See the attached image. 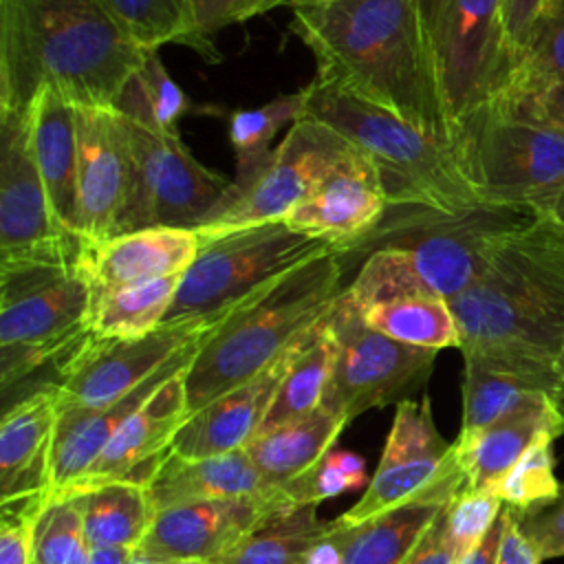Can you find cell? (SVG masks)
Instances as JSON below:
<instances>
[{"label":"cell","instance_id":"52","mask_svg":"<svg viewBox=\"0 0 564 564\" xmlns=\"http://www.w3.org/2000/svg\"><path fill=\"white\" fill-rule=\"evenodd\" d=\"M500 538H502V511L494 522V527L487 531V535L458 564H496Z\"/></svg>","mask_w":564,"mask_h":564},{"label":"cell","instance_id":"21","mask_svg":"<svg viewBox=\"0 0 564 564\" xmlns=\"http://www.w3.org/2000/svg\"><path fill=\"white\" fill-rule=\"evenodd\" d=\"M205 341V339H203ZM203 341H196L172 357L165 366H161L152 377L139 383L134 390L123 394L121 399L95 408H64L59 410L55 443H53V471L51 485L53 496H62L73 489L82 476L90 469L99 452L106 447L110 436L130 419L152 394H156L170 379L187 372Z\"/></svg>","mask_w":564,"mask_h":564},{"label":"cell","instance_id":"41","mask_svg":"<svg viewBox=\"0 0 564 564\" xmlns=\"http://www.w3.org/2000/svg\"><path fill=\"white\" fill-rule=\"evenodd\" d=\"M33 564H90V544L70 496H53L40 516Z\"/></svg>","mask_w":564,"mask_h":564},{"label":"cell","instance_id":"34","mask_svg":"<svg viewBox=\"0 0 564 564\" xmlns=\"http://www.w3.org/2000/svg\"><path fill=\"white\" fill-rule=\"evenodd\" d=\"M126 35L145 51H159L163 44L192 46L209 62L220 53L198 33L192 0H99Z\"/></svg>","mask_w":564,"mask_h":564},{"label":"cell","instance_id":"19","mask_svg":"<svg viewBox=\"0 0 564 564\" xmlns=\"http://www.w3.org/2000/svg\"><path fill=\"white\" fill-rule=\"evenodd\" d=\"M187 419L185 372L170 379L110 436L82 480L62 496L88 491L108 482L148 485L165 458Z\"/></svg>","mask_w":564,"mask_h":564},{"label":"cell","instance_id":"36","mask_svg":"<svg viewBox=\"0 0 564 564\" xmlns=\"http://www.w3.org/2000/svg\"><path fill=\"white\" fill-rule=\"evenodd\" d=\"M333 357H335V341L326 328V322L322 319L304 337L297 355L293 357L269 405V412L258 434L269 432L293 419H300L322 405L324 390L333 370Z\"/></svg>","mask_w":564,"mask_h":564},{"label":"cell","instance_id":"4","mask_svg":"<svg viewBox=\"0 0 564 564\" xmlns=\"http://www.w3.org/2000/svg\"><path fill=\"white\" fill-rule=\"evenodd\" d=\"M533 218L531 212L494 205L454 214L421 205L390 207L344 256L346 264L364 256L346 291L359 306L412 295L449 302L487 271L502 240Z\"/></svg>","mask_w":564,"mask_h":564},{"label":"cell","instance_id":"22","mask_svg":"<svg viewBox=\"0 0 564 564\" xmlns=\"http://www.w3.org/2000/svg\"><path fill=\"white\" fill-rule=\"evenodd\" d=\"M304 337L267 370L189 414L172 443V454L183 458H207L242 449L258 434Z\"/></svg>","mask_w":564,"mask_h":564},{"label":"cell","instance_id":"31","mask_svg":"<svg viewBox=\"0 0 564 564\" xmlns=\"http://www.w3.org/2000/svg\"><path fill=\"white\" fill-rule=\"evenodd\" d=\"M70 498L79 509L90 549L126 546L137 551L156 516L143 485L108 482Z\"/></svg>","mask_w":564,"mask_h":564},{"label":"cell","instance_id":"38","mask_svg":"<svg viewBox=\"0 0 564 564\" xmlns=\"http://www.w3.org/2000/svg\"><path fill=\"white\" fill-rule=\"evenodd\" d=\"M306 90L278 95L264 106L240 108L229 115V143L236 152L238 172L251 170L271 152V141L284 126H293L304 117Z\"/></svg>","mask_w":564,"mask_h":564},{"label":"cell","instance_id":"12","mask_svg":"<svg viewBox=\"0 0 564 564\" xmlns=\"http://www.w3.org/2000/svg\"><path fill=\"white\" fill-rule=\"evenodd\" d=\"M117 115L130 156V189L112 236L150 227L194 229L231 183L196 161L178 134Z\"/></svg>","mask_w":564,"mask_h":564},{"label":"cell","instance_id":"32","mask_svg":"<svg viewBox=\"0 0 564 564\" xmlns=\"http://www.w3.org/2000/svg\"><path fill=\"white\" fill-rule=\"evenodd\" d=\"M463 372V425L460 434H474L524 399L538 392L551 394L555 379L538 377L505 364L465 355Z\"/></svg>","mask_w":564,"mask_h":564},{"label":"cell","instance_id":"20","mask_svg":"<svg viewBox=\"0 0 564 564\" xmlns=\"http://www.w3.org/2000/svg\"><path fill=\"white\" fill-rule=\"evenodd\" d=\"M77 110V192L82 240L115 234L130 189V156L115 108Z\"/></svg>","mask_w":564,"mask_h":564},{"label":"cell","instance_id":"30","mask_svg":"<svg viewBox=\"0 0 564 564\" xmlns=\"http://www.w3.org/2000/svg\"><path fill=\"white\" fill-rule=\"evenodd\" d=\"M441 498H414L368 518L344 524V564H403L434 518L447 507Z\"/></svg>","mask_w":564,"mask_h":564},{"label":"cell","instance_id":"44","mask_svg":"<svg viewBox=\"0 0 564 564\" xmlns=\"http://www.w3.org/2000/svg\"><path fill=\"white\" fill-rule=\"evenodd\" d=\"M505 502L491 489H465L447 507V535L458 562L487 535Z\"/></svg>","mask_w":564,"mask_h":564},{"label":"cell","instance_id":"48","mask_svg":"<svg viewBox=\"0 0 564 564\" xmlns=\"http://www.w3.org/2000/svg\"><path fill=\"white\" fill-rule=\"evenodd\" d=\"M546 0H502V18L507 31V44L511 55V68L524 51L538 18L544 11Z\"/></svg>","mask_w":564,"mask_h":564},{"label":"cell","instance_id":"7","mask_svg":"<svg viewBox=\"0 0 564 564\" xmlns=\"http://www.w3.org/2000/svg\"><path fill=\"white\" fill-rule=\"evenodd\" d=\"M82 256V253H79ZM93 291L79 258L0 262V388L62 366L93 337Z\"/></svg>","mask_w":564,"mask_h":564},{"label":"cell","instance_id":"42","mask_svg":"<svg viewBox=\"0 0 564 564\" xmlns=\"http://www.w3.org/2000/svg\"><path fill=\"white\" fill-rule=\"evenodd\" d=\"M361 485H368L364 458L355 452L333 447L311 469L284 485L280 494L289 502L319 505Z\"/></svg>","mask_w":564,"mask_h":564},{"label":"cell","instance_id":"35","mask_svg":"<svg viewBox=\"0 0 564 564\" xmlns=\"http://www.w3.org/2000/svg\"><path fill=\"white\" fill-rule=\"evenodd\" d=\"M359 306V304H357ZM364 322L386 337L416 348H460V333L449 302L434 295L397 297L359 306Z\"/></svg>","mask_w":564,"mask_h":564},{"label":"cell","instance_id":"6","mask_svg":"<svg viewBox=\"0 0 564 564\" xmlns=\"http://www.w3.org/2000/svg\"><path fill=\"white\" fill-rule=\"evenodd\" d=\"M304 90V117L337 130L375 165L390 207L421 205L454 214L485 205L449 139L423 132L317 77Z\"/></svg>","mask_w":564,"mask_h":564},{"label":"cell","instance_id":"45","mask_svg":"<svg viewBox=\"0 0 564 564\" xmlns=\"http://www.w3.org/2000/svg\"><path fill=\"white\" fill-rule=\"evenodd\" d=\"M485 106L564 134V82L507 86Z\"/></svg>","mask_w":564,"mask_h":564},{"label":"cell","instance_id":"56","mask_svg":"<svg viewBox=\"0 0 564 564\" xmlns=\"http://www.w3.org/2000/svg\"><path fill=\"white\" fill-rule=\"evenodd\" d=\"M128 564H159V562H154V560H150V557L141 555L139 551H134V555H132V560H130Z\"/></svg>","mask_w":564,"mask_h":564},{"label":"cell","instance_id":"51","mask_svg":"<svg viewBox=\"0 0 564 564\" xmlns=\"http://www.w3.org/2000/svg\"><path fill=\"white\" fill-rule=\"evenodd\" d=\"M304 564H344V524L339 518L333 531L311 549Z\"/></svg>","mask_w":564,"mask_h":564},{"label":"cell","instance_id":"10","mask_svg":"<svg viewBox=\"0 0 564 564\" xmlns=\"http://www.w3.org/2000/svg\"><path fill=\"white\" fill-rule=\"evenodd\" d=\"M357 148L330 126L302 117L282 143L251 170L236 174L227 194L194 227L200 242L284 216Z\"/></svg>","mask_w":564,"mask_h":564},{"label":"cell","instance_id":"40","mask_svg":"<svg viewBox=\"0 0 564 564\" xmlns=\"http://www.w3.org/2000/svg\"><path fill=\"white\" fill-rule=\"evenodd\" d=\"M551 82H564V0H551L544 4L531 37L502 88Z\"/></svg>","mask_w":564,"mask_h":564},{"label":"cell","instance_id":"58","mask_svg":"<svg viewBox=\"0 0 564 564\" xmlns=\"http://www.w3.org/2000/svg\"><path fill=\"white\" fill-rule=\"evenodd\" d=\"M297 2H328V0H291V4H297Z\"/></svg>","mask_w":564,"mask_h":564},{"label":"cell","instance_id":"1","mask_svg":"<svg viewBox=\"0 0 564 564\" xmlns=\"http://www.w3.org/2000/svg\"><path fill=\"white\" fill-rule=\"evenodd\" d=\"M291 7V29L313 53L317 79L452 141L423 0H328Z\"/></svg>","mask_w":564,"mask_h":564},{"label":"cell","instance_id":"23","mask_svg":"<svg viewBox=\"0 0 564 564\" xmlns=\"http://www.w3.org/2000/svg\"><path fill=\"white\" fill-rule=\"evenodd\" d=\"M200 251L187 227H150L106 240H84L79 264L93 293L181 275Z\"/></svg>","mask_w":564,"mask_h":564},{"label":"cell","instance_id":"55","mask_svg":"<svg viewBox=\"0 0 564 564\" xmlns=\"http://www.w3.org/2000/svg\"><path fill=\"white\" fill-rule=\"evenodd\" d=\"M549 399H551L555 414L560 416V421L564 425V348L560 350V355L555 359V386H553Z\"/></svg>","mask_w":564,"mask_h":564},{"label":"cell","instance_id":"8","mask_svg":"<svg viewBox=\"0 0 564 564\" xmlns=\"http://www.w3.org/2000/svg\"><path fill=\"white\" fill-rule=\"evenodd\" d=\"M463 172L485 205L535 212L564 189V134L482 106L454 132Z\"/></svg>","mask_w":564,"mask_h":564},{"label":"cell","instance_id":"54","mask_svg":"<svg viewBox=\"0 0 564 564\" xmlns=\"http://www.w3.org/2000/svg\"><path fill=\"white\" fill-rule=\"evenodd\" d=\"M535 218H542L555 227H564V189H560L555 196L546 198L535 212Z\"/></svg>","mask_w":564,"mask_h":564},{"label":"cell","instance_id":"16","mask_svg":"<svg viewBox=\"0 0 564 564\" xmlns=\"http://www.w3.org/2000/svg\"><path fill=\"white\" fill-rule=\"evenodd\" d=\"M82 238L59 225L29 143V112L0 115V262L79 258Z\"/></svg>","mask_w":564,"mask_h":564},{"label":"cell","instance_id":"46","mask_svg":"<svg viewBox=\"0 0 564 564\" xmlns=\"http://www.w3.org/2000/svg\"><path fill=\"white\" fill-rule=\"evenodd\" d=\"M516 518L542 562L564 557V482L551 502L529 511H516Z\"/></svg>","mask_w":564,"mask_h":564},{"label":"cell","instance_id":"5","mask_svg":"<svg viewBox=\"0 0 564 564\" xmlns=\"http://www.w3.org/2000/svg\"><path fill=\"white\" fill-rule=\"evenodd\" d=\"M346 258H313L245 297L203 341L185 372L187 416L247 383L315 328L344 291Z\"/></svg>","mask_w":564,"mask_h":564},{"label":"cell","instance_id":"9","mask_svg":"<svg viewBox=\"0 0 564 564\" xmlns=\"http://www.w3.org/2000/svg\"><path fill=\"white\" fill-rule=\"evenodd\" d=\"M333 251L330 245L293 231L284 220L205 240L181 275L165 322L225 313L280 275Z\"/></svg>","mask_w":564,"mask_h":564},{"label":"cell","instance_id":"57","mask_svg":"<svg viewBox=\"0 0 564 564\" xmlns=\"http://www.w3.org/2000/svg\"><path fill=\"white\" fill-rule=\"evenodd\" d=\"M540 220H542V218H540ZM544 223H546V220H544ZM546 225H549V229L553 231V236L557 238V242L564 247V227H555V225H551V223H546Z\"/></svg>","mask_w":564,"mask_h":564},{"label":"cell","instance_id":"43","mask_svg":"<svg viewBox=\"0 0 564 564\" xmlns=\"http://www.w3.org/2000/svg\"><path fill=\"white\" fill-rule=\"evenodd\" d=\"M53 494H29L0 500V564H33L35 531Z\"/></svg>","mask_w":564,"mask_h":564},{"label":"cell","instance_id":"17","mask_svg":"<svg viewBox=\"0 0 564 564\" xmlns=\"http://www.w3.org/2000/svg\"><path fill=\"white\" fill-rule=\"evenodd\" d=\"M388 209L390 200L375 165L355 150L284 216V223L348 256Z\"/></svg>","mask_w":564,"mask_h":564},{"label":"cell","instance_id":"29","mask_svg":"<svg viewBox=\"0 0 564 564\" xmlns=\"http://www.w3.org/2000/svg\"><path fill=\"white\" fill-rule=\"evenodd\" d=\"M335 520H319L317 505L280 502L238 544L209 564H304Z\"/></svg>","mask_w":564,"mask_h":564},{"label":"cell","instance_id":"2","mask_svg":"<svg viewBox=\"0 0 564 564\" xmlns=\"http://www.w3.org/2000/svg\"><path fill=\"white\" fill-rule=\"evenodd\" d=\"M143 55L99 0H0V115H26L42 88L115 108Z\"/></svg>","mask_w":564,"mask_h":564},{"label":"cell","instance_id":"53","mask_svg":"<svg viewBox=\"0 0 564 564\" xmlns=\"http://www.w3.org/2000/svg\"><path fill=\"white\" fill-rule=\"evenodd\" d=\"M134 551L126 546H93L90 564H128Z\"/></svg>","mask_w":564,"mask_h":564},{"label":"cell","instance_id":"3","mask_svg":"<svg viewBox=\"0 0 564 564\" xmlns=\"http://www.w3.org/2000/svg\"><path fill=\"white\" fill-rule=\"evenodd\" d=\"M460 352L555 379L564 348V247L540 218L496 249L487 271L449 300Z\"/></svg>","mask_w":564,"mask_h":564},{"label":"cell","instance_id":"33","mask_svg":"<svg viewBox=\"0 0 564 564\" xmlns=\"http://www.w3.org/2000/svg\"><path fill=\"white\" fill-rule=\"evenodd\" d=\"M181 275L93 293L90 333L97 339H132L152 333L165 322Z\"/></svg>","mask_w":564,"mask_h":564},{"label":"cell","instance_id":"39","mask_svg":"<svg viewBox=\"0 0 564 564\" xmlns=\"http://www.w3.org/2000/svg\"><path fill=\"white\" fill-rule=\"evenodd\" d=\"M555 438L557 434L551 430L540 432L538 438L507 471V476L498 482L496 494L507 507L516 511H529L551 502L560 494L562 482L555 476L553 454Z\"/></svg>","mask_w":564,"mask_h":564},{"label":"cell","instance_id":"49","mask_svg":"<svg viewBox=\"0 0 564 564\" xmlns=\"http://www.w3.org/2000/svg\"><path fill=\"white\" fill-rule=\"evenodd\" d=\"M447 507L434 518V522L423 533L412 553L403 560V564H458V557L447 535Z\"/></svg>","mask_w":564,"mask_h":564},{"label":"cell","instance_id":"27","mask_svg":"<svg viewBox=\"0 0 564 564\" xmlns=\"http://www.w3.org/2000/svg\"><path fill=\"white\" fill-rule=\"evenodd\" d=\"M145 491L156 513L200 500L278 494L267 487L245 447L207 458H183L178 454H170L145 485Z\"/></svg>","mask_w":564,"mask_h":564},{"label":"cell","instance_id":"15","mask_svg":"<svg viewBox=\"0 0 564 564\" xmlns=\"http://www.w3.org/2000/svg\"><path fill=\"white\" fill-rule=\"evenodd\" d=\"M231 311L163 322L152 333L132 339H97L93 335L53 381L57 408L95 410L121 399L181 350L207 339Z\"/></svg>","mask_w":564,"mask_h":564},{"label":"cell","instance_id":"37","mask_svg":"<svg viewBox=\"0 0 564 564\" xmlns=\"http://www.w3.org/2000/svg\"><path fill=\"white\" fill-rule=\"evenodd\" d=\"M115 110L159 132L178 134L176 123L189 110V99L165 70L159 51H145L143 62L121 90Z\"/></svg>","mask_w":564,"mask_h":564},{"label":"cell","instance_id":"28","mask_svg":"<svg viewBox=\"0 0 564 564\" xmlns=\"http://www.w3.org/2000/svg\"><path fill=\"white\" fill-rule=\"evenodd\" d=\"M346 425L348 421L341 414L319 405L300 419L253 436L245 445V452L267 487L271 491H280L333 449Z\"/></svg>","mask_w":564,"mask_h":564},{"label":"cell","instance_id":"50","mask_svg":"<svg viewBox=\"0 0 564 564\" xmlns=\"http://www.w3.org/2000/svg\"><path fill=\"white\" fill-rule=\"evenodd\" d=\"M542 557L538 555L535 546L522 533L516 511L511 507H502V538L498 549L496 564H540Z\"/></svg>","mask_w":564,"mask_h":564},{"label":"cell","instance_id":"14","mask_svg":"<svg viewBox=\"0 0 564 564\" xmlns=\"http://www.w3.org/2000/svg\"><path fill=\"white\" fill-rule=\"evenodd\" d=\"M465 489L467 476L456 447L436 430L430 399L423 394L421 401L405 399L397 405L377 471L361 498L339 520L355 527L414 498L452 502Z\"/></svg>","mask_w":564,"mask_h":564},{"label":"cell","instance_id":"11","mask_svg":"<svg viewBox=\"0 0 564 564\" xmlns=\"http://www.w3.org/2000/svg\"><path fill=\"white\" fill-rule=\"evenodd\" d=\"M324 322L335 357L322 405L348 423L368 410L399 405L427 383L438 350L408 346L370 328L346 286Z\"/></svg>","mask_w":564,"mask_h":564},{"label":"cell","instance_id":"26","mask_svg":"<svg viewBox=\"0 0 564 564\" xmlns=\"http://www.w3.org/2000/svg\"><path fill=\"white\" fill-rule=\"evenodd\" d=\"M29 143L55 218L79 236L75 106L55 90L42 88L29 108Z\"/></svg>","mask_w":564,"mask_h":564},{"label":"cell","instance_id":"18","mask_svg":"<svg viewBox=\"0 0 564 564\" xmlns=\"http://www.w3.org/2000/svg\"><path fill=\"white\" fill-rule=\"evenodd\" d=\"M286 498L278 494L200 500L163 509L139 553L159 564H209L238 544L273 507Z\"/></svg>","mask_w":564,"mask_h":564},{"label":"cell","instance_id":"24","mask_svg":"<svg viewBox=\"0 0 564 564\" xmlns=\"http://www.w3.org/2000/svg\"><path fill=\"white\" fill-rule=\"evenodd\" d=\"M59 419L53 381L9 405L0 421V500L51 491Z\"/></svg>","mask_w":564,"mask_h":564},{"label":"cell","instance_id":"13","mask_svg":"<svg viewBox=\"0 0 564 564\" xmlns=\"http://www.w3.org/2000/svg\"><path fill=\"white\" fill-rule=\"evenodd\" d=\"M445 117L452 130L489 104L511 73L502 0H423Z\"/></svg>","mask_w":564,"mask_h":564},{"label":"cell","instance_id":"47","mask_svg":"<svg viewBox=\"0 0 564 564\" xmlns=\"http://www.w3.org/2000/svg\"><path fill=\"white\" fill-rule=\"evenodd\" d=\"M198 33L212 44V35L225 26L247 22L262 15L280 4H291V0H192Z\"/></svg>","mask_w":564,"mask_h":564},{"label":"cell","instance_id":"25","mask_svg":"<svg viewBox=\"0 0 564 564\" xmlns=\"http://www.w3.org/2000/svg\"><path fill=\"white\" fill-rule=\"evenodd\" d=\"M544 430H551L557 436L564 434V425L555 414L549 394L538 392L487 427L474 434H458L454 447L467 476V489L496 491L498 482Z\"/></svg>","mask_w":564,"mask_h":564},{"label":"cell","instance_id":"59","mask_svg":"<svg viewBox=\"0 0 564 564\" xmlns=\"http://www.w3.org/2000/svg\"><path fill=\"white\" fill-rule=\"evenodd\" d=\"M546 2H551V0H546Z\"/></svg>","mask_w":564,"mask_h":564}]
</instances>
